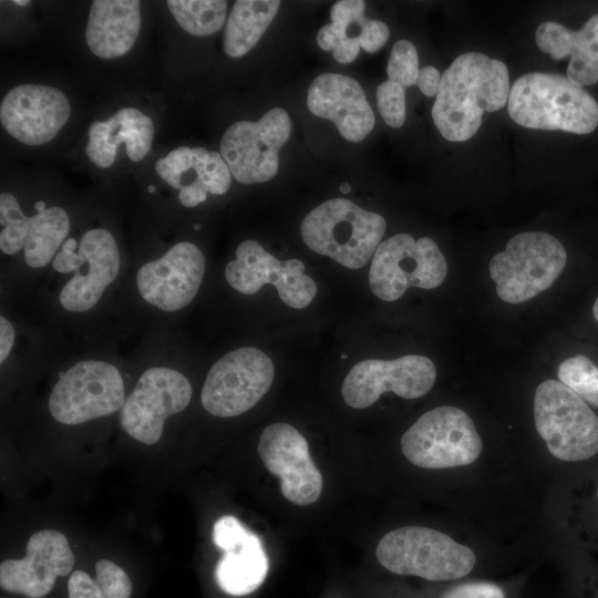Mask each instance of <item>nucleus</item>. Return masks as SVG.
I'll return each instance as SVG.
<instances>
[{"label":"nucleus","mask_w":598,"mask_h":598,"mask_svg":"<svg viewBox=\"0 0 598 598\" xmlns=\"http://www.w3.org/2000/svg\"><path fill=\"white\" fill-rule=\"evenodd\" d=\"M166 4L176 22L196 37L216 33L226 20L227 2L223 0H168Z\"/></svg>","instance_id":"obj_28"},{"label":"nucleus","mask_w":598,"mask_h":598,"mask_svg":"<svg viewBox=\"0 0 598 598\" xmlns=\"http://www.w3.org/2000/svg\"><path fill=\"white\" fill-rule=\"evenodd\" d=\"M14 343L13 326L3 316L0 317V362L3 363Z\"/></svg>","instance_id":"obj_42"},{"label":"nucleus","mask_w":598,"mask_h":598,"mask_svg":"<svg viewBox=\"0 0 598 598\" xmlns=\"http://www.w3.org/2000/svg\"><path fill=\"white\" fill-rule=\"evenodd\" d=\"M447 262L430 237L398 234L382 241L371 260L369 286L384 301H395L410 287L433 289L443 283Z\"/></svg>","instance_id":"obj_7"},{"label":"nucleus","mask_w":598,"mask_h":598,"mask_svg":"<svg viewBox=\"0 0 598 598\" xmlns=\"http://www.w3.org/2000/svg\"><path fill=\"white\" fill-rule=\"evenodd\" d=\"M280 7L278 0H238L228 16L223 47L230 58H241L260 40Z\"/></svg>","instance_id":"obj_25"},{"label":"nucleus","mask_w":598,"mask_h":598,"mask_svg":"<svg viewBox=\"0 0 598 598\" xmlns=\"http://www.w3.org/2000/svg\"><path fill=\"white\" fill-rule=\"evenodd\" d=\"M79 247L74 238H68L62 245V249L53 259V269L58 272L76 271L79 268V254L75 248Z\"/></svg>","instance_id":"obj_38"},{"label":"nucleus","mask_w":598,"mask_h":598,"mask_svg":"<svg viewBox=\"0 0 598 598\" xmlns=\"http://www.w3.org/2000/svg\"><path fill=\"white\" fill-rule=\"evenodd\" d=\"M274 375V363L264 351L254 347L233 350L209 369L200 393L202 405L215 416L240 415L268 392Z\"/></svg>","instance_id":"obj_9"},{"label":"nucleus","mask_w":598,"mask_h":598,"mask_svg":"<svg viewBox=\"0 0 598 598\" xmlns=\"http://www.w3.org/2000/svg\"><path fill=\"white\" fill-rule=\"evenodd\" d=\"M360 48L358 37H346L337 44L332 55L339 63H351L358 56Z\"/></svg>","instance_id":"obj_41"},{"label":"nucleus","mask_w":598,"mask_h":598,"mask_svg":"<svg viewBox=\"0 0 598 598\" xmlns=\"http://www.w3.org/2000/svg\"><path fill=\"white\" fill-rule=\"evenodd\" d=\"M482 446L473 420L463 410L450 405L421 415L401 439L404 456L423 468L468 465L477 460Z\"/></svg>","instance_id":"obj_8"},{"label":"nucleus","mask_w":598,"mask_h":598,"mask_svg":"<svg viewBox=\"0 0 598 598\" xmlns=\"http://www.w3.org/2000/svg\"><path fill=\"white\" fill-rule=\"evenodd\" d=\"M509 91L503 61L480 52L461 54L441 76L433 122L447 141H466L481 127L485 111H498L508 102Z\"/></svg>","instance_id":"obj_1"},{"label":"nucleus","mask_w":598,"mask_h":598,"mask_svg":"<svg viewBox=\"0 0 598 598\" xmlns=\"http://www.w3.org/2000/svg\"><path fill=\"white\" fill-rule=\"evenodd\" d=\"M199 228H200V226H199L198 224H195V225H194V229H195V230H198Z\"/></svg>","instance_id":"obj_49"},{"label":"nucleus","mask_w":598,"mask_h":598,"mask_svg":"<svg viewBox=\"0 0 598 598\" xmlns=\"http://www.w3.org/2000/svg\"><path fill=\"white\" fill-rule=\"evenodd\" d=\"M268 558L257 535L251 533L243 543L227 549L218 560L215 578L219 588L231 596L255 591L268 573Z\"/></svg>","instance_id":"obj_24"},{"label":"nucleus","mask_w":598,"mask_h":598,"mask_svg":"<svg viewBox=\"0 0 598 598\" xmlns=\"http://www.w3.org/2000/svg\"><path fill=\"white\" fill-rule=\"evenodd\" d=\"M566 262V249L557 238L544 231H525L493 256L488 269L497 296L508 303H522L547 290Z\"/></svg>","instance_id":"obj_5"},{"label":"nucleus","mask_w":598,"mask_h":598,"mask_svg":"<svg viewBox=\"0 0 598 598\" xmlns=\"http://www.w3.org/2000/svg\"><path fill=\"white\" fill-rule=\"evenodd\" d=\"M534 419L539 436L555 457L575 462L598 452V416L560 381L549 379L537 386Z\"/></svg>","instance_id":"obj_6"},{"label":"nucleus","mask_w":598,"mask_h":598,"mask_svg":"<svg viewBox=\"0 0 598 598\" xmlns=\"http://www.w3.org/2000/svg\"><path fill=\"white\" fill-rule=\"evenodd\" d=\"M377 104L384 122L394 128L401 127L405 121V91L404 87L390 80L381 83L377 89Z\"/></svg>","instance_id":"obj_33"},{"label":"nucleus","mask_w":598,"mask_h":598,"mask_svg":"<svg viewBox=\"0 0 598 598\" xmlns=\"http://www.w3.org/2000/svg\"><path fill=\"white\" fill-rule=\"evenodd\" d=\"M70 114L66 95L42 84L17 85L4 95L0 105L2 127L19 142L32 146L52 141Z\"/></svg>","instance_id":"obj_18"},{"label":"nucleus","mask_w":598,"mask_h":598,"mask_svg":"<svg viewBox=\"0 0 598 598\" xmlns=\"http://www.w3.org/2000/svg\"><path fill=\"white\" fill-rule=\"evenodd\" d=\"M389 35L390 31L384 22L364 19L359 34L360 47L365 52L374 53L386 43Z\"/></svg>","instance_id":"obj_37"},{"label":"nucleus","mask_w":598,"mask_h":598,"mask_svg":"<svg viewBox=\"0 0 598 598\" xmlns=\"http://www.w3.org/2000/svg\"><path fill=\"white\" fill-rule=\"evenodd\" d=\"M192 399V385L181 372L153 367L145 370L120 411L121 427L134 440L153 445L162 436L165 420L183 411Z\"/></svg>","instance_id":"obj_12"},{"label":"nucleus","mask_w":598,"mask_h":598,"mask_svg":"<svg viewBox=\"0 0 598 598\" xmlns=\"http://www.w3.org/2000/svg\"><path fill=\"white\" fill-rule=\"evenodd\" d=\"M156 190L155 186L154 185H150L148 186V192L150 193H154Z\"/></svg>","instance_id":"obj_48"},{"label":"nucleus","mask_w":598,"mask_h":598,"mask_svg":"<svg viewBox=\"0 0 598 598\" xmlns=\"http://www.w3.org/2000/svg\"><path fill=\"white\" fill-rule=\"evenodd\" d=\"M557 374L561 383L598 408V368L589 358L577 354L564 360Z\"/></svg>","instance_id":"obj_29"},{"label":"nucleus","mask_w":598,"mask_h":598,"mask_svg":"<svg viewBox=\"0 0 598 598\" xmlns=\"http://www.w3.org/2000/svg\"><path fill=\"white\" fill-rule=\"evenodd\" d=\"M441 76L437 69L426 65L420 69L416 84L424 95L434 96L437 94Z\"/></svg>","instance_id":"obj_40"},{"label":"nucleus","mask_w":598,"mask_h":598,"mask_svg":"<svg viewBox=\"0 0 598 598\" xmlns=\"http://www.w3.org/2000/svg\"><path fill=\"white\" fill-rule=\"evenodd\" d=\"M154 132L150 116L137 109L124 107L106 121L90 125L85 153L97 167L106 168L113 165L117 146L124 143L128 158L140 162L152 147Z\"/></svg>","instance_id":"obj_22"},{"label":"nucleus","mask_w":598,"mask_h":598,"mask_svg":"<svg viewBox=\"0 0 598 598\" xmlns=\"http://www.w3.org/2000/svg\"><path fill=\"white\" fill-rule=\"evenodd\" d=\"M340 190L343 193V194H348L350 190H351V186L348 184V183H342L340 185Z\"/></svg>","instance_id":"obj_45"},{"label":"nucleus","mask_w":598,"mask_h":598,"mask_svg":"<svg viewBox=\"0 0 598 598\" xmlns=\"http://www.w3.org/2000/svg\"><path fill=\"white\" fill-rule=\"evenodd\" d=\"M34 208H35L37 212H42V210L47 209L45 203L42 202V200H38V202L34 204Z\"/></svg>","instance_id":"obj_44"},{"label":"nucleus","mask_w":598,"mask_h":598,"mask_svg":"<svg viewBox=\"0 0 598 598\" xmlns=\"http://www.w3.org/2000/svg\"><path fill=\"white\" fill-rule=\"evenodd\" d=\"M441 598H506L503 589L493 582L470 581L448 589Z\"/></svg>","instance_id":"obj_36"},{"label":"nucleus","mask_w":598,"mask_h":598,"mask_svg":"<svg viewBox=\"0 0 598 598\" xmlns=\"http://www.w3.org/2000/svg\"><path fill=\"white\" fill-rule=\"evenodd\" d=\"M207 193L206 188L195 178L179 190L178 199L183 206L192 208L205 202Z\"/></svg>","instance_id":"obj_39"},{"label":"nucleus","mask_w":598,"mask_h":598,"mask_svg":"<svg viewBox=\"0 0 598 598\" xmlns=\"http://www.w3.org/2000/svg\"><path fill=\"white\" fill-rule=\"evenodd\" d=\"M193 169L196 179L213 195H224L230 187L231 173L220 153L208 152L205 147H192Z\"/></svg>","instance_id":"obj_30"},{"label":"nucleus","mask_w":598,"mask_h":598,"mask_svg":"<svg viewBox=\"0 0 598 598\" xmlns=\"http://www.w3.org/2000/svg\"><path fill=\"white\" fill-rule=\"evenodd\" d=\"M566 78L582 87L598 82V60L584 53H574L567 66Z\"/></svg>","instance_id":"obj_35"},{"label":"nucleus","mask_w":598,"mask_h":598,"mask_svg":"<svg viewBox=\"0 0 598 598\" xmlns=\"http://www.w3.org/2000/svg\"><path fill=\"white\" fill-rule=\"evenodd\" d=\"M74 563L66 537L55 529H42L29 538L22 559L0 564V586L9 592L41 598L52 590L58 577L71 573Z\"/></svg>","instance_id":"obj_19"},{"label":"nucleus","mask_w":598,"mask_h":598,"mask_svg":"<svg viewBox=\"0 0 598 598\" xmlns=\"http://www.w3.org/2000/svg\"><path fill=\"white\" fill-rule=\"evenodd\" d=\"M435 379V364L423 355L406 354L394 360L367 359L350 369L341 394L349 406L365 409L384 392H393L404 399L421 398L432 389Z\"/></svg>","instance_id":"obj_14"},{"label":"nucleus","mask_w":598,"mask_h":598,"mask_svg":"<svg viewBox=\"0 0 598 598\" xmlns=\"http://www.w3.org/2000/svg\"><path fill=\"white\" fill-rule=\"evenodd\" d=\"M193 163L192 147L179 146L171 151L165 157L158 158L155 163V171L169 186L181 190L184 186V174L193 168Z\"/></svg>","instance_id":"obj_34"},{"label":"nucleus","mask_w":598,"mask_h":598,"mask_svg":"<svg viewBox=\"0 0 598 598\" xmlns=\"http://www.w3.org/2000/svg\"><path fill=\"white\" fill-rule=\"evenodd\" d=\"M140 30V1L95 0L87 18L85 41L96 56L116 59L132 49Z\"/></svg>","instance_id":"obj_23"},{"label":"nucleus","mask_w":598,"mask_h":598,"mask_svg":"<svg viewBox=\"0 0 598 598\" xmlns=\"http://www.w3.org/2000/svg\"><path fill=\"white\" fill-rule=\"evenodd\" d=\"M79 268L59 295L71 312L93 308L120 271V251L113 235L104 228L86 231L79 244Z\"/></svg>","instance_id":"obj_20"},{"label":"nucleus","mask_w":598,"mask_h":598,"mask_svg":"<svg viewBox=\"0 0 598 598\" xmlns=\"http://www.w3.org/2000/svg\"><path fill=\"white\" fill-rule=\"evenodd\" d=\"M318 45L326 51H333L339 43V38L330 23L324 24L317 34Z\"/></svg>","instance_id":"obj_43"},{"label":"nucleus","mask_w":598,"mask_h":598,"mask_svg":"<svg viewBox=\"0 0 598 598\" xmlns=\"http://www.w3.org/2000/svg\"><path fill=\"white\" fill-rule=\"evenodd\" d=\"M235 255L225 267V278L238 292L255 295L262 286L271 283L282 302L296 309L308 307L316 297L317 285L305 274L301 260H278L251 239L240 243Z\"/></svg>","instance_id":"obj_13"},{"label":"nucleus","mask_w":598,"mask_h":598,"mask_svg":"<svg viewBox=\"0 0 598 598\" xmlns=\"http://www.w3.org/2000/svg\"><path fill=\"white\" fill-rule=\"evenodd\" d=\"M365 2L362 0H342L336 2L330 10L331 27L339 38L358 37L364 21Z\"/></svg>","instance_id":"obj_32"},{"label":"nucleus","mask_w":598,"mask_h":598,"mask_svg":"<svg viewBox=\"0 0 598 598\" xmlns=\"http://www.w3.org/2000/svg\"><path fill=\"white\" fill-rule=\"evenodd\" d=\"M377 558L388 570L427 580H453L467 575L475 565L474 551L450 536L426 527L406 526L385 534L378 544Z\"/></svg>","instance_id":"obj_4"},{"label":"nucleus","mask_w":598,"mask_h":598,"mask_svg":"<svg viewBox=\"0 0 598 598\" xmlns=\"http://www.w3.org/2000/svg\"><path fill=\"white\" fill-rule=\"evenodd\" d=\"M125 388L120 371L100 360H83L66 370L49 398L53 419L75 425L122 409Z\"/></svg>","instance_id":"obj_10"},{"label":"nucleus","mask_w":598,"mask_h":598,"mask_svg":"<svg viewBox=\"0 0 598 598\" xmlns=\"http://www.w3.org/2000/svg\"><path fill=\"white\" fill-rule=\"evenodd\" d=\"M0 249L14 255L21 249L24 260L32 268L47 266L64 241L70 230V218L59 206L25 216L9 193L0 195Z\"/></svg>","instance_id":"obj_16"},{"label":"nucleus","mask_w":598,"mask_h":598,"mask_svg":"<svg viewBox=\"0 0 598 598\" xmlns=\"http://www.w3.org/2000/svg\"><path fill=\"white\" fill-rule=\"evenodd\" d=\"M132 582L115 563L100 559L95 564V578L75 570L68 581L69 598H130Z\"/></svg>","instance_id":"obj_27"},{"label":"nucleus","mask_w":598,"mask_h":598,"mask_svg":"<svg viewBox=\"0 0 598 598\" xmlns=\"http://www.w3.org/2000/svg\"><path fill=\"white\" fill-rule=\"evenodd\" d=\"M386 221L346 198H333L313 208L302 220L300 233L315 252L328 256L349 269H360L373 257L385 233Z\"/></svg>","instance_id":"obj_3"},{"label":"nucleus","mask_w":598,"mask_h":598,"mask_svg":"<svg viewBox=\"0 0 598 598\" xmlns=\"http://www.w3.org/2000/svg\"><path fill=\"white\" fill-rule=\"evenodd\" d=\"M419 71V58L415 45L409 40H399L395 42L386 66L389 80L403 87H408L416 83Z\"/></svg>","instance_id":"obj_31"},{"label":"nucleus","mask_w":598,"mask_h":598,"mask_svg":"<svg viewBox=\"0 0 598 598\" xmlns=\"http://www.w3.org/2000/svg\"><path fill=\"white\" fill-rule=\"evenodd\" d=\"M309 111L333 122L349 142H360L373 130L375 118L361 85L352 78L322 73L309 85Z\"/></svg>","instance_id":"obj_21"},{"label":"nucleus","mask_w":598,"mask_h":598,"mask_svg":"<svg viewBox=\"0 0 598 598\" xmlns=\"http://www.w3.org/2000/svg\"><path fill=\"white\" fill-rule=\"evenodd\" d=\"M507 110L520 126L589 134L598 126V103L565 75L533 72L511 87Z\"/></svg>","instance_id":"obj_2"},{"label":"nucleus","mask_w":598,"mask_h":598,"mask_svg":"<svg viewBox=\"0 0 598 598\" xmlns=\"http://www.w3.org/2000/svg\"><path fill=\"white\" fill-rule=\"evenodd\" d=\"M205 265V257L196 245L178 243L161 258L138 269L137 290L146 302L161 310H179L195 298Z\"/></svg>","instance_id":"obj_17"},{"label":"nucleus","mask_w":598,"mask_h":598,"mask_svg":"<svg viewBox=\"0 0 598 598\" xmlns=\"http://www.w3.org/2000/svg\"><path fill=\"white\" fill-rule=\"evenodd\" d=\"M258 454L266 468L280 480L283 497L298 506L317 502L323 480L305 436L288 423L267 425L260 434Z\"/></svg>","instance_id":"obj_15"},{"label":"nucleus","mask_w":598,"mask_h":598,"mask_svg":"<svg viewBox=\"0 0 598 598\" xmlns=\"http://www.w3.org/2000/svg\"><path fill=\"white\" fill-rule=\"evenodd\" d=\"M535 40L539 50L555 60L574 53L588 54L598 60V13L577 31L558 22L546 21L537 28Z\"/></svg>","instance_id":"obj_26"},{"label":"nucleus","mask_w":598,"mask_h":598,"mask_svg":"<svg viewBox=\"0 0 598 598\" xmlns=\"http://www.w3.org/2000/svg\"><path fill=\"white\" fill-rule=\"evenodd\" d=\"M592 313H594L595 319H596L597 322H598V297H597V299H596V301H595V303H594V307H592Z\"/></svg>","instance_id":"obj_46"},{"label":"nucleus","mask_w":598,"mask_h":598,"mask_svg":"<svg viewBox=\"0 0 598 598\" xmlns=\"http://www.w3.org/2000/svg\"><path fill=\"white\" fill-rule=\"evenodd\" d=\"M341 357H342V358H347V354H346V353H344V354H341Z\"/></svg>","instance_id":"obj_50"},{"label":"nucleus","mask_w":598,"mask_h":598,"mask_svg":"<svg viewBox=\"0 0 598 598\" xmlns=\"http://www.w3.org/2000/svg\"><path fill=\"white\" fill-rule=\"evenodd\" d=\"M291 120L280 107L257 122L231 124L220 141V154L234 178L241 184L262 183L278 172L279 151L291 134Z\"/></svg>","instance_id":"obj_11"},{"label":"nucleus","mask_w":598,"mask_h":598,"mask_svg":"<svg viewBox=\"0 0 598 598\" xmlns=\"http://www.w3.org/2000/svg\"><path fill=\"white\" fill-rule=\"evenodd\" d=\"M13 3L19 6V7H24V6L29 4L30 1L29 0H14Z\"/></svg>","instance_id":"obj_47"}]
</instances>
